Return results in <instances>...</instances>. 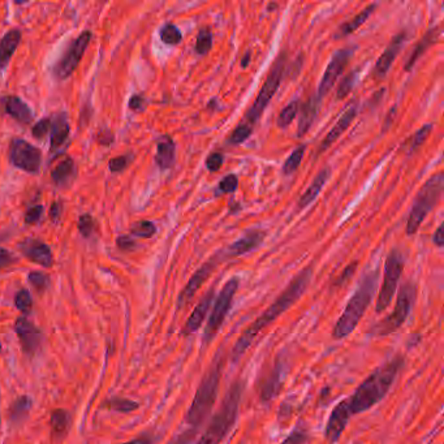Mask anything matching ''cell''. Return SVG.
<instances>
[{"mask_svg": "<svg viewBox=\"0 0 444 444\" xmlns=\"http://www.w3.org/2000/svg\"><path fill=\"white\" fill-rule=\"evenodd\" d=\"M226 363L224 349L219 348L218 352L214 356L213 363L210 365L209 370L203 375L191 405L187 412L185 424L191 429L200 430L205 419L209 417L214 404L218 398L219 386L223 374V368Z\"/></svg>", "mask_w": 444, "mask_h": 444, "instance_id": "3957f363", "label": "cell"}, {"mask_svg": "<svg viewBox=\"0 0 444 444\" xmlns=\"http://www.w3.org/2000/svg\"><path fill=\"white\" fill-rule=\"evenodd\" d=\"M68 136H69L68 120L64 114H60L54 119L53 130H51V147L59 149L67 141Z\"/></svg>", "mask_w": 444, "mask_h": 444, "instance_id": "f546056e", "label": "cell"}, {"mask_svg": "<svg viewBox=\"0 0 444 444\" xmlns=\"http://www.w3.org/2000/svg\"><path fill=\"white\" fill-rule=\"evenodd\" d=\"M416 295H417V290L415 284L407 281L400 288L392 313H390L384 319H382L381 322L372 325L369 330V334L372 336H389L396 332L409 317L416 301Z\"/></svg>", "mask_w": 444, "mask_h": 444, "instance_id": "52a82bcc", "label": "cell"}, {"mask_svg": "<svg viewBox=\"0 0 444 444\" xmlns=\"http://www.w3.org/2000/svg\"><path fill=\"white\" fill-rule=\"evenodd\" d=\"M443 185V175L436 173L434 176H431L419 189L409 214L408 223H407L408 235H415L421 226V223L429 215V213L436 208V203L442 197Z\"/></svg>", "mask_w": 444, "mask_h": 444, "instance_id": "8992f818", "label": "cell"}, {"mask_svg": "<svg viewBox=\"0 0 444 444\" xmlns=\"http://www.w3.org/2000/svg\"><path fill=\"white\" fill-rule=\"evenodd\" d=\"M15 305H16V308H18L20 311H22V313H25V314H27V313L32 310L33 300H32V296H30L29 290H18V295H16V297H15Z\"/></svg>", "mask_w": 444, "mask_h": 444, "instance_id": "7bdbcfd3", "label": "cell"}, {"mask_svg": "<svg viewBox=\"0 0 444 444\" xmlns=\"http://www.w3.org/2000/svg\"><path fill=\"white\" fill-rule=\"evenodd\" d=\"M403 270H404L403 255L396 249L391 250L387 260H386L383 281H382L381 290H379L377 304H375L377 313H382L390 307L392 299H393L396 290H398Z\"/></svg>", "mask_w": 444, "mask_h": 444, "instance_id": "30bf717a", "label": "cell"}, {"mask_svg": "<svg viewBox=\"0 0 444 444\" xmlns=\"http://www.w3.org/2000/svg\"><path fill=\"white\" fill-rule=\"evenodd\" d=\"M284 67H285V55L281 54L272 65L271 71L258 93V97L254 100L252 107L245 114V119L249 121L248 123L249 126L261 118L263 111L269 106L274 95L276 94L284 76Z\"/></svg>", "mask_w": 444, "mask_h": 444, "instance_id": "9c48e42d", "label": "cell"}, {"mask_svg": "<svg viewBox=\"0 0 444 444\" xmlns=\"http://www.w3.org/2000/svg\"><path fill=\"white\" fill-rule=\"evenodd\" d=\"M433 241H434V244H436V246H443V226H442V224L438 227L436 234L433 236Z\"/></svg>", "mask_w": 444, "mask_h": 444, "instance_id": "91938a15", "label": "cell"}, {"mask_svg": "<svg viewBox=\"0 0 444 444\" xmlns=\"http://www.w3.org/2000/svg\"><path fill=\"white\" fill-rule=\"evenodd\" d=\"M21 252L29 258L32 262L38 263L43 267H51L54 258L50 248L43 244L42 241L36 238H27L22 244L20 245Z\"/></svg>", "mask_w": 444, "mask_h": 444, "instance_id": "d6986e66", "label": "cell"}, {"mask_svg": "<svg viewBox=\"0 0 444 444\" xmlns=\"http://www.w3.org/2000/svg\"><path fill=\"white\" fill-rule=\"evenodd\" d=\"M29 281L39 292L45 290L47 288V285H48V278L42 272H30L29 274Z\"/></svg>", "mask_w": 444, "mask_h": 444, "instance_id": "bcb514c9", "label": "cell"}, {"mask_svg": "<svg viewBox=\"0 0 444 444\" xmlns=\"http://www.w3.org/2000/svg\"><path fill=\"white\" fill-rule=\"evenodd\" d=\"M105 407L111 409V410H116V412H121V413H130L133 410H136L140 405L132 401V400L121 399V398H112V399L107 400L105 403Z\"/></svg>", "mask_w": 444, "mask_h": 444, "instance_id": "d590c367", "label": "cell"}, {"mask_svg": "<svg viewBox=\"0 0 444 444\" xmlns=\"http://www.w3.org/2000/svg\"><path fill=\"white\" fill-rule=\"evenodd\" d=\"M42 213H43V206H41V205L34 206V208H30V209L27 210V214H25V223L27 224H34L41 219Z\"/></svg>", "mask_w": 444, "mask_h": 444, "instance_id": "f5cc1de1", "label": "cell"}, {"mask_svg": "<svg viewBox=\"0 0 444 444\" xmlns=\"http://www.w3.org/2000/svg\"><path fill=\"white\" fill-rule=\"evenodd\" d=\"M223 162H224L223 155L220 153H213V154L209 155V158L206 161V167L210 173H215V171L220 170V167L223 166Z\"/></svg>", "mask_w": 444, "mask_h": 444, "instance_id": "816d5d0a", "label": "cell"}, {"mask_svg": "<svg viewBox=\"0 0 444 444\" xmlns=\"http://www.w3.org/2000/svg\"><path fill=\"white\" fill-rule=\"evenodd\" d=\"M161 39L166 45H177L182 42V32L173 24H167L161 29Z\"/></svg>", "mask_w": 444, "mask_h": 444, "instance_id": "8d00e7d4", "label": "cell"}, {"mask_svg": "<svg viewBox=\"0 0 444 444\" xmlns=\"http://www.w3.org/2000/svg\"><path fill=\"white\" fill-rule=\"evenodd\" d=\"M15 262V257L7 249L0 248V269H4Z\"/></svg>", "mask_w": 444, "mask_h": 444, "instance_id": "db71d44e", "label": "cell"}, {"mask_svg": "<svg viewBox=\"0 0 444 444\" xmlns=\"http://www.w3.org/2000/svg\"><path fill=\"white\" fill-rule=\"evenodd\" d=\"M439 33H440V32H439V27L430 29V30L427 32L426 34L424 36V38L418 42L417 46H416V48L413 50V53H412L410 58L408 59V62H407V65H405V71H407V72L410 71V69L415 67V64L417 62L418 58H419L421 55L424 54L430 46L436 43V41H438Z\"/></svg>", "mask_w": 444, "mask_h": 444, "instance_id": "83f0119b", "label": "cell"}, {"mask_svg": "<svg viewBox=\"0 0 444 444\" xmlns=\"http://www.w3.org/2000/svg\"><path fill=\"white\" fill-rule=\"evenodd\" d=\"M318 102L316 97H310L307 103L302 106L301 109V115H300L299 128H297V137L305 136V133L308 132L314 119L317 116Z\"/></svg>", "mask_w": 444, "mask_h": 444, "instance_id": "484cf974", "label": "cell"}, {"mask_svg": "<svg viewBox=\"0 0 444 444\" xmlns=\"http://www.w3.org/2000/svg\"><path fill=\"white\" fill-rule=\"evenodd\" d=\"M300 103L297 100L290 102L284 109H281L279 116L276 119V126L279 128H287L296 119L299 114Z\"/></svg>", "mask_w": 444, "mask_h": 444, "instance_id": "d6a6232c", "label": "cell"}, {"mask_svg": "<svg viewBox=\"0 0 444 444\" xmlns=\"http://www.w3.org/2000/svg\"><path fill=\"white\" fill-rule=\"evenodd\" d=\"M244 383L241 379L232 383L227 391L226 396L222 401L217 413L211 418L205 433L201 436L196 444H222L226 436L235 426L238 417V410L243 398Z\"/></svg>", "mask_w": 444, "mask_h": 444, "instance_id": "5b68a950", "label": "cell"}, {"mask_svg": "<svg viewBox=\"0 0 444 444\" xmlns=\"http://www.w3.org/2000/svg\"><path fill=\"white\" fill-rule=\"evenodd\" d=\"M214 290H215V288L211 287L203 295V297L200 300V302L196 305V308L191 311V316L187 319L185 325L182 326V335L189 336L200 330L202 323L205 322V319L209 314L210 307H211V302L214 300Z\"/></svg>", "mask_w": 444, "mask_h": 444, "instance_id": "e0dca14e", "label": "cell"}, {"mask_svg": "<svg viewBox=\"0 0 444 444\" xmlns=\"http://www.w3.org/2000/svg\"><path fill=\"white\" fill-rule=\"evenodd\" d=\"M59 206H58V203H54L53 206H51V211H50V215H51V218L56 219L59 217Z\"/></svg>", "mask_w": 444, "mask_h": 444, "instance_id": "94428289", "label": "cell"}, {"mask_svg": "<svg viewBox=\"0 0 444 444\" xmlns=\"http://www.w3.org/2000/svg\"><path fill=\"white\" fill-rule=\"evenodd\" d=\"M281 374H283L281 365L276 363L271 372H269V375L264 378L262 386H261L260 396H261L262 403H271L272 400L278 396L281 389V383H283Z\"/></svg>", "mask_w": 444, "mask_h": 444, "instance_id": "7402d4cb", "label": "cell"}, {"mask_svg": "<svg viewBox=\"0 0 444 444\" xmlns=\"http://www.w3.org/2000/svg\"><path fill=\"white\" fill-rule=\"evenodd\" d=\"M433 129V124H426L424 127L421 128L419 130H417L413 137L410 138V142H409V150L410 152H415L417 147L422 145L427 140V137L430 135Z\"/></svg>", "mask_w": 444, "mask_h": 444, "instance_id": "b9f144b4", "label": "cell"}, {"mask_svg": "<svg viewBox=\"0 0 444 444\" xmlns=\"http://www.w3.org/2000/svg\"><path fill=\"white\" fill-rule=\"evenodd\" d=\"M378 283V272L372 271L366 274L360 281L354 296L348 301L343 314L339 317L335 327L332 330V337L335 340H343L351 335L358 326L361 318L370 307L372 299L375 296Z\"/></svg>", "mask_w": 444, "mask_h": 444, "instance_id": "277c9868", "label": "cell"}, {"mask_svg": "<svg viewBox=\"0 0 444 444\" xmlns=\"http://www.w3.org/2000/svg\"><path fill=\"white\" fill-rule=\"evenodd\" d=\"M250 62V53L248 51L246 54L244 55V58H243V62H241V67L245 68V67H248V64Z\"/></svg>", "mask_w": 444, "mask_h": 444, "instance_id": "6125c7cd", "label": "cell"}, {"mask_svg": "<svg viewBox=\"0 0 444 444\" xmlns=\"http://www.w3.org/2000/svg\"><path fill=\"white\" fill-rule=\"evenodd\" d=\"M0 351H1V345H0Z\"/></svg>", "mask_w": 444, "mask_h": 444, "instance_id": "be15d7a7", "label": "cell"}, {"mask_svg": "<svg viewBox=\"0 0 444 444\" xmlns=\"http://www.w3.org/2000/svg\"><path fill=\"white\" fill-rule=\"evenodd\" d=\"M121 444H154V439L150 436H138L136 439H132L127 443Z\"/></svg>", "mask_w": 444, "mask_h": 444, "instance_id": "680465c9", "label": "cell"}, {"mask_svg": "<svg viewBox=\"0 0 444 444\" xmlns=\"http://www.w3.org/2000/svg\"><path fill=\"white\" fill-rule=\"evenodd\" d=\"M130 232L137 237H142V238H150L155 235L156 232V228L154 224L149 220H141V222H137L135 223L132 228H130Z\"/></svg>", "mask_w": 444, "mask_h": 444, "instance_id": "f35d334b", "label": "cell"}, {"mask_svg": "<svg viewBox=\"0 0 444 444\" xmlns=\"http://www.w3.org/2000/svg\"><path fill=\"white\" fill-rule=\"evenodd\" d=\"M404 357L395 356L387 363L377 368L365 381L356 389L354 395L348 398V407L351 415H360L377 405L389 393L392 384L396 381L404 366Z\"/></svg>", "mask_w": 444, "mask_h": 444, "instance_id": "7a4b0ae2", "label": "cell"}, {"mask_svg": "<svg viewBox=\"0 0 444 444\" xmlns=\"http://www.w3.org/2000/svg\"><path fill=\"white\" fill-rule=\"evenodd\" d=\"M374 9H375V4L368 6V7L363 9V11H361L357 16H354L352 20H349L348 22H345L344 25H342L336 36H337V38H342V36H349V34L354 33V32H356L358 27H361L363 22L369 18V16L374 12Z\"/></svg>", "mask_w": 444, "mask_h": 444, "instance_id": "4dcf8cb0", "label": "cell"}, {"mask_svg": "<svg viewBox=\"0 0 444 444\" xmlns=\"http://www.w3.org/2000/svg\"><path fill=\"white\" fill-rule=\"evenodd\" d=\"M32 408V399L29 396H20L11 407V418L13 421H21Z\"/></svg>", "mask_w": 444, "mask_h": 444, "instance_id": "e575fe53", "label": "cell"}, {"mask_svg": "<svg viewBox=\"0 0 444 444\" xmlns=\"http://www.w3.org/2000/svg\"><path fill=\"white\" fill-rule=\"evenodd\" d=\"M356 114H357L356 106H351V107H348V109H345L344 112H343V115L336 121L335 126L327 133L325 140H323L322 144L319 145L318 154H322L323 152H326L327 149H330L331 145L340 138V136H342L345 130L349 128V126L352 124V121H354V118H356Z\"/></svg>", "mask_w": 444, "mask_h": 444, "instance_id": "ffe728a7", "label": "cell"}, {"mask_svg": "<svg viewBox=\"0 0 444 444\" xmlns=\"http://www.w3.org/2000/svg\"><path fill=\"white\" fill-rule=\"evenodd\" d=\"M356 77H357V73L351 72L349 74H347L344 79L340 81L339 86H337V90H336V98L337 100H343L351 93V90L354 89Z\"/></svg>", "mask_w": 444, "mask_h": 444, "instance_id": "60d3db41", "label": "cell"}, {"mask_svg": "<svg viewBox=\"0 0 444 444\" xmlns=\"http://www.w3.org/2000/svg\"><path fill=\"white\" fill-rule=\"evenodd\" d=\"M6 111H7L9 116L16 119L18 121L24 123V124H29L32 121V119H33L32 109L27 107L25 102H22L18 97H11V98L7 100Z\"/></svg>", "mask_w": 444, "mask_h": 444, "instance_id": "4316f807", "label": "cell"}, {"mask_svg": "<svg viewBox=\"0 0 444 444\" xmlns=\"http://www.w3.org/2000/svg\"><path fill=\"white\" fill-rule=\"evenodd\" d=\"M211 47H213V34L210 29L208 27L201 29L197 36V42H196V53L199 55H206L211 50Z\"/></svg>", "mask_w": 444, "mask_h": 444, "instance_id": "74e56055", "label": "cell"}, {"mask_svg": "<svg viewBox=\"0 0 444 444\" xmlns=\"http://www.w3.org/2000/svg\"><path fill=\"white\" fill-rule=\"evenodd\" d=\"M351 56H352L351 48L337 50L335 54L332 55L330 63L327 65L326 71L322 76V80L319 82V86H318L317 95H316L318 102H321L322 98H325L327 93L332 89V86L335 85L340 74L344 72Z\"/></svg>", "mask_w": 444, "mask_h": 444, "instance_id": "4fadbf2b", "label": "cell"}, {"mask_svg": "<svg viewBox=\"0 0 444 444\" xmlns=\"http://www.w3.org/2000/svg\"><path fill=\"white\" fill-rule=\"evenodd\" d=\"M144 103H145V100L141 95H135V97H132V100L129 102V107L133 111H141V109H144Z\"/></svg>", "mask_w": 444, "mask_h": 444, "instance_id": "6f0895ef", "label": "cell"}, {"mask_svg": "<svg viewBox=\"0 0 444 444\" xmlns=\"http://www.w3.org/2000/svg\"><path fill=\"white\" fill-rule=\"evenodd\" d=\"M71 425V417L67 413V410L63 409H56L51 415V427H53V434L55 438L62 439Z\"/></svg>", "mask_w": 444, "mask_h": 444, "instance_id": "1f68e13d", "label": "cell"}, {"mask_svg": "<svg viewBox=\"0 0 444 444\" xmlns=\"http://www.w3.org/2000/svg\"><path fill=\"white\" fill-rule=\"evenodd\" d=\"M90 32H83L81 36L77 39H74L72 45L69 46L65 51V54L62 56V59L58 62L55 67V76L59 80H65L72 74L76 68L79 67V64L81 62L82 56L85 54L88 46L91 41Z\"/></svg>", "mask_w": 444, "mask_h": 444, "instance_id": "8fae6325", "label": "cell"}, {"mask_svg": "<svg viewBox=\"0 0 444 444\" xmlns=\"http://www.w3.org/2000/svg\"><path fill=\"white\" fill-rule=\"evenodd\" d=\"M238 187V179L236 175H227L219 182L218 189L222 193H234Z\"/></svg>", "mask_w": 444, "mask_h": 444, "instance_id": "f6af8a7d", "label": "cell"}, {"mask_svg": "<svg viewBox=\"0 0 444 444\" xmlns=\"http://www.w3.org/2000/svg\"><path fill=\"white\" fill-rule=\"evenodd\" d=\"M175 153H176V146L170 136H163L156 145V155H155V162L162 168L168 170L175 163Z\"/></svg>", "mask_w": 444, "mask_h": 444, "instance_id": "603a6c76", "label": "cell"}, {"mask_svg": "<svg viewBox=\"0 0 444 444\" xmlns=\"http://www.w3.org/2000/svg\"><path fill=\"white\" fill-rule=\"evenodd\" d=\"M352 417L351 410L348 407L347 399L339 403L335 408L332 409L328 421H327L326 430H325V438L327 443L335 444L342 438L344 433L345 427L348 426V422Z\"/></svg>", "mask_w": 444, "mask_h": 444, "instance_id": "9a60e30c", "label": "cell"}, {"mask_svg": "<svg viewBox=\"0 0 444 444\" xmlns=\"http://www.w3.org/2000/svg\"><path fill=\"white\" fill-rule=\"evenodd\" d=\"M74 173H76V167H74L72 159L65 158L55 167V170H53L51 177L56 185L64 187V185L72 182Z\"/></svg>", "mask_w": 444, "mask_h": 444, "instance_id": "f1b7e54d", "label": "cell"}, {"mask_svg": "<svg viewBox=\"0 0 444 444\" xmlns=\"http://www.w3.org/2000/svg\"><path fill=\"white\" fill-rule=\"evenodd\" d=\"M15 330L18 334L22 351L27 354H34L42 343V334L27 317H18L15 323Z\"/></svg>", "mask_w": 444, "mask_h": 444, "instance_id": "2e32d148", "label": "cell"}, {"mask_svg": "<svg viewBox=\"0 0 444 444\" xmlns=\"http://www.w3.org/2000/svg\"><path fill=\"white\" fill-rule=\"evenodd\" d=\"M330 175H331V170L328 167L319 171L317 176L314 177V180L309 185L308 189L301 196L299 201L300 210L305 209L313 201L317 199L319 191H322V188L326 185L327 180L330 179Z\"/></svg>", "mask_w": 444, "mask_h": 444, "instance_id": "cb8c5ba5", "label": "cell"}, {"mask_svg": "<svg viewBox=\"0 0 444 444\" xmlns=\"http://www.w3.org/2000/svg\"><path fill=\"white\" fill-rule=\"evenodd\" d=\"M79 229L81 232V235L83 237H89L93 234V229H94V220L91 218L90 215H82L79 222Z\"/></svg>", "mask_w": 444, "mask_h": 444, "instance_id": "f907efd6", "label": "cell"}, {"mask_svg": "<svg viewBox=\"0 0 444 444\" xmlns=\"http://www.w3.org/2000/svg\"><path fill=\"white\" fill-rule=\"evenodd\" d=\"M51 127V120L50 119H43L41 121H38L36 126L32 129V133L33 136L38 138V140H42L45 138L46 135L48 133V129Z\"/></svg>", "mask_w": 444, "mask_h": 444, "instance_id": "681fc988", "label": "cell"}, {"mask_svg": "<svg viewBox=\"0 0 444 444\" xmlns=\"http://www.w3.org/2000/svg\"><path fill=\"white\" fill-rule=\"evenodd\" d=\"M305 149L307 146L300 145L293 150V153L288 156V159L285 161V163L283 166V173L284 175H290V173H296L300 164L302 162V158L305 154Z\"/></svg>", "mask_w": 444, "mask_h": 444, "instance_id": "836d02e7", "label": "cell"}, {"mask_svg": "<svg viewBox=\"0 0 444 444\" xmlns=\"http://www.w3.org/2000/svg\"><path fill=\"white\" fill-rule=\"evenodd\" d=\"M405 41H407L405 32H401L391 41L389 47L384 50V53L378 58V60L375 63V67H374V76L375 77L383 79L387 74L391 65L395 62V59L398 58L403 46L405 43Z\"/></svg>", "mask_w": 444, "mask_h": 444, "instance_id": "ac0fdd59", "label": "cell"}, {"mask_svg": "<svg viewBox=\"0 0 444 444\" xmlns=\"http://www.w3.org/2000/svg\"><path fill=\"white\" fill-rule=\"evenodd\" d=\"M219 262H220V258L217 254L213 258H210L208 262L203 263L200 269L193 274V276L189 279L188 284L185 285V288L182 290V293L177 299V309L184 308L188 302H191V300L200 290L203 283L209 279L210 275L217 269Z\"/></svg>", "mask_w": 444, "mask_h": 444, "instance_id": "5bb4252c", "label": "cell"}, {"mask_svg": "<svg viewBox=\"0 0 444 444\" xmlns=\"http://www.w3.org/2000/svg\"><path fill=\"white\" fill-rule=\"evenodd\" d=\"M263 237H264V234L261 231H250L246 235L243 236L240 240L229 245V248L227 249V255L240 257L243 254L249 253V252L254 250L257 246L261 245Z\"/></svg>", "mask_w": 444, "mask_h": 444, "instance_id": "44dd1931", "label": "cell"}, {"mask_svg": "<svg viewBox=\"0 0 444 444\" xmlns=\"http://www.w3.org/2000/svg\"><path fill=\"white\" fill-rule=\"evenodd\" d=\"M9 158L15 167L29 173H38L42 162L41 150L30 145L25 140L20 138H16L11 142Z\"/></svg>", "mask_w": 444, "mask_h": 444, "instance_id": "7c38bea8", "label": "cell"}, {"mask_svg": "<svg viewBox=\"0 0 444 444\" xmlns=\"http://www.w3.org/2000/svg\"><path fill=\"white\" fill-rule=\"evenodd\" d=\"M356 267H357V263H354V264H351V266H348L347 269H345L344 272L342 274V276L337 279L336 281V284L337 285H342V284H344L345 281H348L352 275L354 274V270H356Z\"/></svg>", "mask_w": 444, "mask_h": 444, "instance_id": "9f6ffc18", "label": "cell"}, {"mask_svg": "<svg viewBox=\"0 0 444 444\" xmlns=\"http://www.w3.org/2000/svg\"><path fill=\"white\" fill-rule=\"evenodd\" d=\"M310 279H311V269L308 267L297 274L295 279L290 281V285L281 292V296L272 302L269 309L264 310L250 326L245 328L244 332L238 336V339L236 340L235 345L232 348V352H231L232 363H237L244 356L245 352L250 348V345L253 344L257 336L260 335L266 327L270 326L276 318L281 317L284 311H287L297 300L301 299V296L308 288Z\"/></svg>", "mask_w": 444, "mask_h": 444, "instance_id": "6da1fadb", "label": "cell"}, {"mask_svg": "<svg viewBox=\"0 0 444 444\" xmlns=\"http://www.w3.org/2000/svg\"><path fill=\"white\" fill-rule=\"evenodd\" d=\"M118 246L123 250H132L136 246V243L132 238H129V237L121 236V237L118 238Z\"/></svg>", "mask_w": 444, "mask_h": 444, "instance_id": "11a10c76", "label": "cell"}, {"mask_svg": "<svg viewBox=\"0 0 444 444\" xmlns=\"http://www.w3.org/2000/svg\"><path fill=\"white\" fill-rule=\"evenodd\" d=\"M129 162H130V158L127 156V155L116 156V158L109 161V170H111V173H121V171H124L127 168Z\"/></svg>", "mask_w": 444, "mask_h": 444, "instance_id": "c3c4849f", "label": "cell"}, {"mask_svg": "<svg viewBox=\"0 0 444 444\" xmlns=\"http://www.w3.org/2000/svg\"><path fill=\"white\" fill-rule=\"evenodd\" d=\"M308 439V431L302 427L297 426L281 444H307Z\"/></svg>", "mask_w": 444, "mask_h": 444, "instance_id": "ee69618b", "label": "cell"}, {"mask_svg": "<svg viewBox=\"0 0 444 444\" xmlns=\"http://www.w3.org/2000/svg\"><path fill=\"white\" fill-rule=\"evenodd\" d=\"M238 283H240L238 278H231L219 292L215 302H214L213 310H211L209 321L205 326L203 344L209 345L215 339V336L218 335L219 331L222 330L223 323H224L227 316H228L231 307H232L236 292L238 290Z\"/></svg>", "mask_w": 444, "mask_h": 444, "instance_id": "ba28073f", "label": "cell"}, {"mask_svg": "<svg viewBox=\"0 0 444 444\" xmlns=\"http://www.w3.org/2000/svg\"><path fill=\"white\" fill-rule=\"evenodd\" d=\"M21 41V32L18 29L9 30L0 41V69L8 65L12 55L15 54L18 43Z\"/></svg>", "mask_w": 444, "mask_h": 444, "instance_id": "d4e9b609", "label": "cell"}, {"mask_svg": "<svg viewBox=\"0 0 444 444\" xmlns=\"http://www.w3.org/2000/svg\"><path fill=\"white\" fill-rule=\"evenodd\" d=\"M252 130H253L252 126H249L248 123H243L232 132L228 142L232 144V145H240V144H243L244 141H246L250 137Z\"/></svg>", "mask_w": 444, "mask_h": 444, "instance_id": "ab89813d", "label": "cell"}, {"mask_svg": "<svg viewBox=\"0 0 444 444\" xmlns=\"http://www.w3.org/2000/svg\"><path fill=\"white\" fill-rule=\"evenodd\" d=\"M197 433H199V430L189 427V429L184 430L179 436H175L168 444H191L194 438L197 436Z\"/></svg>", "mask_w": 444, "mask_h": 444, "instance_id": "7dc6e473", "label": "cell"}]
</instances>
